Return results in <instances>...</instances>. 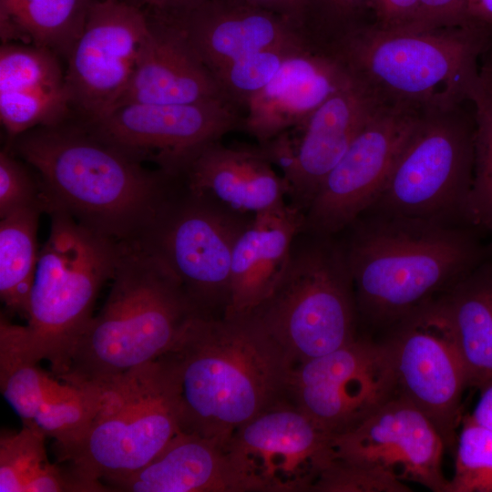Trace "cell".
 I'll return each mask as SVG.
<instances>
[{
	"instance_id": "6da1fadb",
	"label": "cell",
	"mask_w": 492,
	"mask_h": 492,
	"mask_svg": "<svg viewBox=\"0 0 492 492\" xmlns=\"http://www.w3.org/2000/svg\"><path fill=\"white\" fill-rule=\"evenodd\" d=\"M472 225L364 211L338 235L358 313L391 327L492 260Z\"/></svg>"
},
{
	"instance_id": "7a4b0ae2",
	"label": "cell",
	"mask_w": 492,
	"mask_h": 492,
	"mask_svg": "<svg viewBox=\"0 0 492 492\" xmlns=\"http://www.w3.org/2000/svg\"><path fill=\"white\" fill-rule=\"evenodd\" d=\"M165 355L177 384L181 431L224 448L241 426L286 399L292 366L248 315H197Z\"/></svg>"
},
{
	"instance_id": "3957f363",
	"label": "cell",
	"mask_w": 492,
	"mask_h": 492,
	"mask_svg": "<svg viewBox=\"0 0 492 492\" xmlns=\"http://www.w3.org/2000/svg\"><path fill=\"white\" fill-rule=\"evenodd\" d=\"M69 120L11 139L10 149L38 174L46 213L58 209L116 241H138L176 176L149 169Z\"/></svg>"
},
{
	"instance_id": "277c9868",
	"label": "cell",
	"mask_w": 492,
	"mask_h": 492,
	"mask_svg": "<svg viewBox=\"0 0 492 492\" xmlns=\"http://www.w3.org/2000/svg\"><path fill=\"white\" fill-rule=\"evenodd\" d=\"M110 281L102 309L56 378L77 386L108 383L167 354L200 315L169 267L138 241L121 242Z\"/></svg>"
},
{
	"instance_id": "5b68a950",
	"label": "cell",
	"mask_w": 492,
	"mask_h": 492,
	"mask_svg": "<svg viewBox=\"0 0 492 492\" xmlns=\"http://www.w3.org/2000/svg\"><path fill=\"white\" fill-rule=\"evenodd\" d=\"M490 37L476 26H353L328 42L352 77L384 103L424 111L468 100Z\"/></svg>"
},
{
	"instance_id": "8992f818",
	"label": "cell",
	"mask_w": 492,
	"mask_h": 492,
	"mask_svg": "<svg viewBox=\"0 0 492 492\" xmlns=\"http://www.w3.org/2000/svg\"><path fill=\"white\" fill-rule=\"evenodd\" d=\"M246 315L274 341L292 366L355 340L359 313L339 235L302 229L272 290Z\"/></svg>"
},
{
	"instance_id": "52a82bcc",
	"label": "cell",
	"mask_w": 492,
	"mask_h": 492,
	"mask_svg": "<svg viewBox=\"0 0 492 492\" xmlns=\"http://www.w3.org/2000/svg\"><path fill=\"white\" fill-rule=\"evenodd\" d=\"M98 386L101 404L75 440L56 445L59 461L77 477L109 483L149 463L181 431L175 377L167 357Z\"/></svg>"
},
{
	"instance_id": "ba28073f",
	"label": "cell",
	"mask_w": 492,
	"mask_h": 492,
	"mask_svg": "<svg viewBox=\"0 0 492 492\" xmlns=\"http://www.w3.org/2000/svg\"><path fill=\"white\" fill-rule=\"evenodd\" d=\"M50 231L39 251L23 335L27 353L63 371L75 342L93 317L104 283L113 277L121 242L99 234L64 210L51 209Z\"/></svg>"
},
{
	"instance_id": "9c48e42d",
	"label": "cell",
	"mask_w": 492,
	"mask_h": 492,
	"mask_svg": "<svg viewBox=\"0 0 492 492\" xmlns=\"http://www.w3.org/2000/svg\"><path fill=\"white\" fill-rule=\"evenodd\" d=\"M474 112L461 104L422 111L384 184L365 210L472 225Z\"/></svg>"
},
{
	"instance_id": "30bf717a",
	"label": "cell",
	"mask_w": 492,
	"mask_h": 492,
	"mask_svg": "<svg viewBox=\"0 0 492 492\" xmlns=\"http://www.w3.org/2000/svg\"><path fill=\"white\" fill-rule=\"evenodd\" d=\"M254 216L190 190L176 177L138 241L175 275L200 315L224 316L234 245Z\"/></svg>"
},
{
	"instance_id": "8fae6325",
	"label": "cell",
	"mask_w": 492,
	"mask_h": 492,
	"mask_svg": "<svg viewBox=\"0 0 492 492\" xmlns=\"http://www.w3.org/2000/svg\"><path fill=\"white\" fill-rule=\"evenodd\" d=\"M224 451L234 492H313L333 460L331 436L287 399L241 426Z\"/></svg>"
},
{
	"instance_id": "7c38bea8",
	"label": "cell",
	"mask_w": 492,
	"mask_h": 492,
	"mask_svg": "<svg viewBox=\"0 0 492 492\" xmlns=\"http://www.w3.org/2000/svg\"><path fill=\"white\" fill-rule=\"evenodd\" d=\"M389 346L397 395L420 409L435 425L446 448L455 447L461 400L467 385L447 310L437 297L391 327Z\"/></svg>"
},
{
	"instance_id": "4fadbf2b",
	"label": "cell",
	"mask_w": 492,
	"mask_h": 492,
	"mask_svg": "<svg viewBox=\"0 0 492 492\" xmlns=\"http://www.w3.org/2000/svg\"><path fill=\"white\" fill-rule=\"evenodd\" d=\"M333 462L364 471L412 491L415 483L447 492L442 467L444 440L415 405L395 395L352 428L331 436Z\"/></svg>"
},
{
	"instance_id": "5bb4252c",
	"label": "cell",
	"mask_w": 492,
	"mask_h": 492,
	"mask_svg": "<svg viewBox=\"0 0 492 492\" xmlns=\"http://www.w3.org/2000/svg\"><path fill=\"white\" fill-rule=\"evenodd\" d=\"M395 395L387 343L356 338L292 366L286 399L332 436L352 428Z\"/></svg>"
},
{
	"instance_id": "9a60e30c",
	"label": "cell",
	"mask_w": 492,
	"mask_h": 492,
	"mask_svg": "<svg viewBox=\"0 0 492 492\" xmlns=\"http://www.w3.org/2000/svg\"><path fill=\"white\" fill-rule=\"evenodd\" d=\"M241 122L235 105L213 100L180 105L125 104L97 121L82 123L97 138L132 159L179 176L203 148L241 128Z\"/></svg>"
},
{
	"instance_id": "2e32d148",
	"label": "cell",
	"mask_w": 492,
	"mask_h": 492,
	"mask_svg": "<svg viewBox=\"0 0 492 492\" xmlns=\"http://www.w3.org/2000/svg\"><path fill=\"white\" fill-rule=\"evenodd\" d=\"M149 31L147 15L125 0H95L67 58L73 111L91 123L125 93Z\"/></svg>"
},
{
	"instance_id": "e0dca14e",
	"label": "cell",
	"mask_w": 492,
	"mask_h": 492,
	"mask_svg": "<svg viewBox=\"0 0 492 492\" xmlns=\"http://www.w3.org/2000/svg\"><path fill=\"white\" fill-rule=\"evenodd\" d=\"M422 111L384 105L324 178L304 213L302 230L337 235L381 193Z\"/></svg>"
},
{
	"instance_id": "ac0fdd59",
	"label": "cell",
	"mask_w": 492,
	"mask_h": 492,
	"mask_svg": "<svg viewBox=\"0 0 492 492\" xmlns=\"http://www.w3.org/2000/svg\"><path fill=\"white\" fill-rule=\"evenodd\" d=\"M27 353L23 326L0 319V388L23 422L64 445L77 438L101 404L98 386H77L38 366Z\"/></svg>"
},
{
	"instance_id": "d6986e66",
	"label": "cell",
	"mask_w": 492,
	"mask_h": 492,
	"mask_svg": "<svg viewBox=\"0 0 492 492\" xmlns=\"http://www.w3.org/2000/svg\"><path fill=\"white\" fill-rule=\"evenodd\" d=\"M384 105L371 89L354 78L305 121L286 130L292 163L282 177L287 186L289 204L305 213L324 178Z\"/></svg>"
},
{
	"instance_id": "ffe728a7",
	"label": "cell",
	"mask_w": 492,
	"mask_h": 492,
	"mask_svg": "<svg viewBox=\"0 0 492 492\" xmlns=\"http://www.w3.org/2000/svg\"><path fill=\"white\" fill-rule=\"evenodd\" d=\"M164 22L182 32L213 75L231 62L260 50L317 44L291 20L242 0H204Z\"/></svg>"
},
{
	"instance_id": "44dd1931",
	"label": "cell",
	"mask_w": 492,
	"mask_h": 492,
	"mask_svg": "<svg viewBox=\"0 0 492 492\" xmlns=\"http://www.w3.org/2000/svg\"><path fill=\"white\" fill-rule=\"evenodd\" d=\"M354 77L327 45L288 57L274 77L246 105L241 128L264 143L305 121Z\"/></svg>"
},
{
	"instance_id": "7402d4cb",
	"label": "cell",
	"mask_w": 492,
	"mask_h": 492,
	"mask_svg": "<svg viewBox=\"0 0 492 492\" xmlns=\"http://www.w3.org/2000/svg\"><path fill=\"white\" fill-rule=\"evenodd\" d=\"M59 58L32 45H1L0 119L10 139L71 118V96Z\"/></svg>"
},
{
	"instance_id": "603a6c76",
	"label": "cell",
	"mask_w": 492,
	"mask_h": 492,
	"mask_svg": "<svg viewBox=\"0 0 492 492\" xmlns=\"http://www.w3.org/2000/svg\"><path fill=\"white\" fill-rule=\"evenodd\" d=\"M177 177L190 190L242 215L255 216L287 203L286 183L258 143L214 141Z\"/></svg>"
},
{
	"instance_id": "cb8c5ba5",
	"label": "cell",
	"mask_w": 492,
	"mask_h": 492,
	"mask_svg": "<svg viewBox=\"0 0 492 492\" xmlns=\"http://www.w3.org/2000/svg\"><path fill=\"white\" fill-rule=\"evenodd\" d=\"M148 18L149 35L131 80L116 108L131 103L230 101L182 32L168 22Z\"/></svg>"
},
{
	"instance_id": "d4e9b609",
	"label": "cell",
	"mask_w": 492,
	"mask_h": 492,
	"mask_svg": "<svg viewBox=\"0 0 492 492\" xmlns=\"http://www.w3.org/2000/svg\"><path fill=\"white\" fill-rule=\"evenodd\" d=\"M303 223L304 214L288 202L253 217L234 245L224 315H246L269 295Z\"/></svg>"
},
{
	"instance_id": "484cf974",
	"label": "cell",
	"mask_w": 492,
	"mask_h": 492,
	"mask_svg": "<svg viewBox=\"0 0 492 492\" xmlns=\"http://www.w3.org/2000/svg\"><path fill=\"white\" fill-rule=\"evenodd\" d=\"M108 487L126 492H234L224 447L184 431L145 466Z\"/></svg>"
},
{
	"instance_id": "4316f807",
	"label": "cell",
	"mask_w": 492,
	"mask_h": 492,
	"mask_svg": "<svg viewBox=\"0 0 492 492\" xmlns=\"http://www.w3.org/2000/svg\"><path fill=\"white\" fill-rule=\"evenodd\" d=\"M452 322L468 387L492 379V260L440 296Z\"/></svg>"
},
{
	"instance_id": "83f0119b",
	"label": "cell",
	"mask_w": 492,
	"mask_h": 492,
	"mask_svg": "<svg viewBox=\"0 0 492 492\" xmlns=\"http://www.w3.org/2000/svg\"><path fill=\"white\" fill-rule=\"evenodd\" d=\"M95 0H0L3 43L48 49L67 58Z\"/></svg>"
},
{
	"instance_id": "f1b7e54d",
	"label": "cell",
	"mask_w": 492,
	"mask_h": 492,
	"mask_svg": "<svg viewBox=\"0 0 492 492\" xmlns=\"http://www.w3.org/2000/svg\"><path fill=\"white\" fill-rule=\"evenodd\" d=\"M36 208L15 210L0 221V296L10 313L26 319L39 251Z\"/></svg>"
},
{
	"instance_id": "f546056e",
	"label": "cell",
	"mask_w": 492,
	"mask_h": 492,
	"mask_svg": "<svg viewBox=\"0 0 492 492\" xmlns=\"http://www.w3.org/2000/svg\"><path fill=\"white\" fill-rule=\"evenodd\" d=\"M468 100L476 124L474 178L469 197V215L474 226L491 237L492 250V90L480 80L471 85Z\"/></svg>"
},
{
	"instance_id": "4dcf8cb0",
	"label": "cell",
	"mask_w": 492,
	"mask_h": 492,
	"mask_svg": "<svg viewBox=\"0 0 492 492\" xmlns=\"http://www.w3.org/2000/svg\"><path fill=\"white\" fill-rule=\"evenodd\" d=\"M41 432L23 425L0 437V492H37L58 470L48 460Z\"/></svg>"
},
{
	"instance_id": "1f68e13d",
	"label": "cell",
	"mask_w": 492,
	"mask_h": 492,
	"mask_svg": "<svg viewBox=\"0 0 492 492\" xmlns=\"http://www.w3.org/2000/svg\"><path fill=\"white\" fill-rule=\"evenodd\" d=\"M447 492H492V431L463 415Z\"/></svg>"
},
{
	"instance_id": "d6a6232c",
	"label": "cell",
	"mask_w": 492,
	"mask_h": 492,
	"mask_svg": "<svg viewBox=\"0 0 492 492\" xmlns=\"http://www.w3.org/2000/svg\"><path fill=\"white\" fill-rule=\"evenodd\" d=\"M314 45L280 46L251 53L231 62L214 77L226 97L237 108H245L251 97L274 77L288 57Z\"/></svg>"
},
{
	"instance_id": "836d02e7",
	"label": "cell",
	"mask_w": 492,
	"mask_h": 492,
	"mask_svg": "<svg viewBox=\"0 0 492 492\" xmlns=\"http://www.w3.org/2000/svg\"><path fill=\"white\" fill-rule=\"evenodd\" d=\"M17 158L10 149L0 152V218L24 208H36L46 212L40 179H35Z\"/></svg>"
},
{
	"instance_id": "e575fe53",
	"label": "cell",
	"mask_w": 492,
	"mask_h": 492,
	"mask_svg": "<svg viewBox=\"0 0 492 492\" xmlns=\"http://www.w3.org/2000/svg\"><path fill=\"white\" fill-rule=\"evenodd\" d=\"M474 26L470 23L466 0H419V8L412 26L434 29Z\"/></svg>"
},
{
	"instance_id": "d590c367",
	"label": "cell",
	"mask_w": 492,
	"mask_h": 492,
	"mask_svg": "<svg viewBox=\"0 0 492 492\" xmlns=\"http://www.w3.org/2000/svg\"><path fill=\"white\" fill-rule=\"evenodd\" d=\"M377 26L384 28L412 26L416 19L419 0H371Z\"/></svg>"
},
{
	"instance_id": "8d00e7d4",
	"label": "cell",
	"mask_w": 492,
	"mask_h": 492,
	"mask_svg": "<svg viewBox=\"0 0 492 492\" xmlns=\"http://www.w3.org/2000/svg\"><path fill=\"white\" fill-rule=\"evenodd\" d=\"M250 5L276 13L311 35L312 0H242ZM312 36V35H311Z\"/></svg>"
},
{
	"instance_id": "74e56055",
	"label": "cell",
	"mask_w": 492,
	"mask_h": 492,
	"mask_svg": "<svg viewBox=\"0 0 492 492\" xmlns=\"http://www.w3.org/2000/svg\"><path fill=\"white\" fill-rule=\"evenodd\" d=\"M142 10L149 17L170 21L204 0H125Z\"/></svg>"
},
{
	"instance_id": "f35d334b",
	"label": "cell",
	"mask_w": 492,
	"mask_h": 492,
	"mask_svg": "<svg viewBox=\"0 0 492 492\" xmlns=\"http://www.w3.org/2000/svg\"><path fill=\"white\" fill-rule=\"evenodd\" d=\"M312 3L313 7L314 5L322 6L339 21H346L362 8L371 6V0H312Z\"/></svg>"
},
{
	"instance_id": "ab89813d",
	"label": "cell",
	"mask_w": 492,
	"mask_h": 492,
	"mask_svg": "<svg viewBox=\"0 0 492 492\" xmlns=\"http://www.w3.org/2000/svg\"><path fill=\"white\" fill-rule=\"evenodd\" d=\"M466 13L471 24L492 36V0H466Z\"/></svg>"
},
{
	"instance_id": "60d3db41",
	"label": "cell",
	"mask_w": 492,
	"mask_h": 492,
	"mask_svg": "<svg viewBox=\"0 0 492 492\" xmlns=\"http://www.w3.org/2000/svg\"><path fill=\"white\" fill-rule=\"evenodd\" d=\"M480 395L470 416L492 431V379L479 387Z\"/></svg>"
},
{
	"instance_id": "b9f144b4",
	"label": "cell",
	"mask_w": 492,
	"mask_h": 492,
	"mask_svg": "<svg viewBox=\"0 0 492 492\" xmlns=\"http://www.w3.org/2000/svg\"><path fill=\"white\" fill-rule=\"evenodd\" d=\"M479 78L487 88L492 90V64L479 70Z\"/></svg>"
}]
</instances>
